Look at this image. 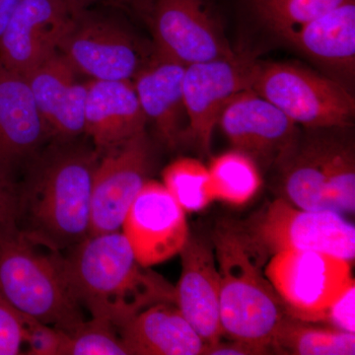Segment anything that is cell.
Listing matches in <instances>:
<instances>
[{
	"label": "cell",
	"instance_id": "10",
	"mask_svg": "<svg viewBox=\"0 0 355 355\" xmlns=\"http://www.w3.org/2000/svg\"><path fill=\"white\" fill-rule=\"evenodd\" d=\"M101 154L93 178L89 236L120 230L151 167L146 132Z\"/></svg>",
	"mask_w": 355,
	"mask_h": 355
},
{
	"label": "cell",
	"instance_id": "14",
	"mask_svg": "<svg viewBox=\"0 0 355 355\" xmlns=\"http://www.w3.org/2000/svg\"><path fill=\"white\" fill-rule=\"evenodd\" d=\"M218 123L235 150L257 165L279 166L297 141V125L252 89L225 105Z\"/></svg>",
	"mask_w": 355,
	"mask_h": 355
},
{
	"label": "cell",
	"instance_id": "35",
	"mask_svg": "<svg viewBox=\"0 0 355 355\" xmlns=\"http://www.w3.org/2000/svg\"><path fill=\"white\" fill-rule=\"evenodd\" d=\"M67 6H69L72 14H76L87 9L89 7L94 6L98 2L102 0H64Z\"/></svg>",
	"mask_w": 355,
	"mask_h": 355
},
{
	"label": "cell",
	"instance_id": "32",
	"mask_svg": "<svg viewBox=\"0 0 355 355\" xmlns=\"http://www.w3.org/2000/svg\"><path fill=\"white\" fill-rule=\"evenodd\" d=\"M17 196L0 184V228L16 225Z\"/></svg>",
	"mask_w": 355,
	"mask_h": 355
},
{
	"label": "cell",
	"instance_id": "4",
	"mask_svg": "<svg viewBox=\"0 0 355 355\" xmlns=\"http://www.w3.org/2000/svg\"><path fill=\"white\" fill-rule=\"evenodd\" d=\"M0 298L20 314L65 333L84 321L64 257L30 239L17 225L0 228Z\"/></svg>",
	"mask_w": 355,
	"mask_h": 355
},
{
	"label": "cell",
	"instance_id": "2",
	"mask_svg": "<svg viewBox=\"0 0 355 355\" xmlns=\"http://www.w3.org/2000/svg\"><path fill=\"white\" fill-rule=\"evenodd\" d=\"M64 261L81 307L116 329L150 306L176 301L175 287L140 265L120 230L88 236L69 248Z\"/></svg>",
	"mask_w": 355,
	"mask_h": 355
},
{
	"label": "cell",
	"instance_id": "18",
	"mask_svg": "<svg viewBox=\"0 0 355 355\" xmlns=\"http://www.w3.org/2000/svg\"><path fill=\"white\" fill-rule=\"evenodd\" d=\"M78 71L58 51L25 77L42 118L51 135L71 140L84 132L87 83H78Z\"/></svg>",
	"mask_w": 355,
	"mask_h": 355
},
{
	"label": "cell",
	"instance_id": "13",
	"mask_svg": "<svg viewBox=\"0 0 355 355\" xmlns=\"http://www.w3.org/2000/svg\"><path fill=\"white\" fill-rule=\"evenodd\" d=\"M51 135L25 77L0 65V184L16 193L18 178Z\"/></svg>",
	"mask_w": 355,
	"mask_h": 355
},
{
	"label": "cell",
	"instance_id": "26",
	"mask_svg": "<svg viewBox=\"0 0 355 355\" xmlns=\"http://www.w3.org/2000/svg\"><path fill=\"white\" fill-rule=\"evenodd\" d=\"M67 334L64 355H128L118 329L104 320H84Z\"/></svg>",
	"mask_w": 355,
	"mask_h": 355
},
{
	"label": "cell",
	"instance_id": "6",
	"mask_svg": "<svg viewBox=\"0 0 355 355\" xmlns=\"http://www.w3.org/2000/svg\"><path fill=\"white\" fill-rule=\"evenodd\" d=\"M252 90L296 125L310 130L345 128L355 116V100L342 83L304 67L282 62L257 64Z\"/></svg>",
	"mask_w": 355,
	"mask_h": 355
},
{
	"label": "cell",
	"instance_id": "19",
	"mask_svg": "<svg viewBox=\"0 0 355 355\" xmlns=\"http://www.w3.org/2000/svg\"><path fill=\"white\" fill-rule=\"evenodd\" d=\"M87 88L84 132L99 155L146 132L147 119L132 81L93 80Z\"/></svg>",
	"mask_w": 355,
	"mask_h": 355
},
{
	"label": "cell",
	"instance_id": "15",
	"mask_svg": "<svg viewBox=\"0 0 355 355\" xmlns=\"http://www.w3.org/2000/svg\"><path fill=\"white\" fill-rule=\"evenodd\" d=\"M72 17L64 0H21L0 36V65L27 76L58 53Z\"/></svg>",
	"mask_w": 355,
	"mask_h": 355
},
{
	"label": "cell",
	"instance_id": "16",
	"mask_svg": "<svg viewBox=\"0 0 355 355\" xmlns=\"http://www.w3.org/2000/svg\"><path fill=\"white\" fill-rule=\"evenodd\" d=\"M186 214L164 184H144L121 225L140 265L151 268L180 254L190 237Z\"/></svg>",
	"mask_w": 355,
	"mask_h": 355
},
{
	"label": "cell",
	"instance_id": "28",
	"mask_svg": "<svg viewBox=\"0 0 355 355\" xmlns=\"http://www.w3.org/2000/svg\"><path fill=\"white\" fill-rule=\"evenodd\" d=\"M67 342L65 331L26 317L24 343L28 354L64 355Z\"/></svg>",
	"mask_w": 355,
	"mask_h": 355
},
{
	"label": "cell",
	"instance_id": "12",
	"mask_svg": "<svg viewBox=\"0 0 355 355\" xmlns=\"http://www.w3.org/2000/svg\"><path fill=\"white\" fill-rule=\"evenodd\" d=\"M149 18L161 57L188 67L235 55L203 0H153Z\"/></svg>",
	"mask_w": 355,
	"mask_h": 355
},
{
	"label": "cell",
	"instance_id": "11",
	"mask_svg": "<svg viewBox=\"0 0 355 355\" xmlns=\"http://www.w3.org/2000/svg\"><path fill=\"white\" fill-rule=\"evenodd\" d=\"M257 64L250 58H217L188 65L184 76V135L209 153L222 110L235 95L251 89Z\"/></svg>",
	"mask_w": 355,
	"mask_h": 355
},
{
	"label": "cell",
	"instance_id": "22",
	"mask_svg": "<svg viewBox=\"0 0 355 355\" xmlns=\"http://www.w3.org/2000/svg\"><path fill=\"white\" fill-rule=\"evenodd\" d=\"M118 331L128 355H198L205 347L175 303L150 306Z\"/></svg>",
	"mask_w": 355,
	"mask_h": 355
},
{
	"label": "cell",
	"instance_id": "27",
	"mask_svg": "<svg viewBox=\"0 0 355 355\" xmlns=\"http://www.w3.org/2000/svg\"><path fill=\"white\" fill-rule=\"evenodd\" d=\"M252 8L266 25L292 28L323 13L330 3L347 0H249Z\"/></svg>",
	"mask_w": 355,
	"mask_h": 355
},
{
	"label": "cell",
	"instance_id": "8",
	"mask_svg": "<svg viewBox=\"0 0 355 355\" xmlns=\"http://www.w3.org/2000/svg\"><path fill=\"white\" fill-rule=\"evenodd\" d=\"M265 272L287 315L307 323L324 321L331 303L354 280L352 261L315 251L273 254Z\"/></svg>",
	"mask_w": 355,
	"mask_h": 355
},
{
	"label": "cell",
	"instance_id": "20",
	"mask_svg": "<svg viewBox=\"0 0 355 355\" xmlns=\"http://www.w3.org/2000/svg\"><path fill=\"white\" fill-rule=\"evenodd\" d=\"M186 67L154 51L132 81L147 121H153L161 139L170 147L176 146L184 137Z\"/></svg>",
	"mask_w": 355,
	"mask_h": 355
},
{
	"label": "cell",
	"instance_id": "30",
	"mask_svg": "<svg viewBox=\"0 0 355 355\" xmlns=\"http://www.w3.org/2000/svg\"><path fill=\"white\" fill-rule=\"evenodd\" d=\"M355 282H352L327 310L324 321L338 330L355 333Z\"/></svg>",
	"mask_w": 355,
	"mask_h": 355
},
{
	"label": "cell",
	"instance_id": "7",
	"mask_svg": "<svg viewBox=\"0 0 355 355\" xmlns=\"http://www.w3.org/2000/svg\"><path fill=\"white\" fill-rule=\"evenodd\" d=\"M58 51L93 80L132 81L148 62L121 18L93 6L74 14Z\"/></svg>",
	"mask_w": 355,
	"mask_h": 355
},
{
	"label": "cell",
	"instance_id": "29",
	"mask_svg": "<svg viewBox=\"0 0 355 355\" xmlns=\"http://www.w3.org/2000/svg\"><path fill=\"white\" fill-rule=\"evenodd\" d=\"M25 319L0 298V355L21 354L25 345Z\"/></svg>",
	"mask_w": 355,
	"mask_h": 355
},
{
	"label": "cell",
	"instance_id": "31",
	"mask_svg": "<svg viewBox=\"0 0 355 355\" xmlns=\"http://www.w3.org/2000/svg\"><path fill=\"white\" fill-rule=\"evenodd\" d=\"M202 354L209 355H256L265 354L260 349L248 345L239 340H230L228 343H222L221 340L214 345L205 347Z\"/></svg>",
	"mask_w": 355,
	"mask_h": 355
},
{
	"label": "cell",
	"instance_id": "5",
	"mask_svg": "<svg viewBox=\"0 0 355 355\" xmlns=\"http://www.w3.org/2000/svg\"><path fill=\"white\" fill-rule=\"evenodd\" d=\"M338 128H316L277 166L284 198L303 209L333 210L350 214L355 209L354 146Z\"/></svg>",
	"mask_w": 355,
	"mask_h": 355
},
{
	"label": "cell",
	"instance_id": "24",
	"mask_svg": "<svg viewBox=\"0 0 355 355\" xmlns=\"http://www.w3.org/2000/svg\"><path fill=\"white\" fill-rule=\"evenodd\" d=\"M209 171L217 200L233 205L249 202L261 184L260 170L253 159L238 150L217 156Z\"/></svg>",
	"mask_w": 355,
	"mask_h": 355
},
{
	"label": "cell",
	"instance_id": "3",
	"mask_svg": "<svg viewBox=\"0 0 355 355\" xmlns=\"http://www.w3.org/2000/svg\"><path fill=\"white\" fill-rule=\"evenodd\" d=\"M220 277L223 336L272 352V342L287 316L286 307L265 272L268 252L249 229L233 222L212 235Z\"/></svg>",
	"mask_w": 355,
	"mask_h": 355
},
{
	"label": "cell",
	"instance_id": "33",
	"mask_svg": "<svg viewBox=\"0 0 355 355\" xmlns=\"http://www.w3.org/2000/svg\"><path fill=\"white\" fill-rule=\"evenodd\" d=\"M108 2L110 6L118 7V8H127L135 12L144 14L150 16L153 9V0H102Z\"/></svg>",
	"mask_w": 355,
	"mask_h": 355
},
{
	"label": "cell",
	"instance_id": "21",
	"mask_svg": "<svg viewBox=\"0 0 355 355\" xmlns=\"http://www.w3.org/2000/svg\"><path fill=\"white\" fill-rule=\"evenodd\" d=\"M306 57L352 79L355 71V0H347L284 37Z\"/></svg>",
	"mask_w": 355,
	"mask_h": 355
},
{
	"label": "cell",
	"instance_id": "17",
	"mask_svg": "<svg viewBox=\"0 0 355 355\" xmlns=\"http://www.w3.org/2000/svg\"><path fill=\"white\" fill-rule=\"evenodd\" d=\"M179 254L182 272L175 287V303L202 338L205 347H209L223 336L220 277L214 246L190 235Z\"/></svg>",
	"mask_w": 355,
	"mask_h": 355
},
{
	"label": "cell",
	"instance_id": "23",
	"mask_svg": "<svg viewBox=\"0 0 355 355\" xmlns=\"http://www.w3.org/2000/svg\"><path fill=\"white\" fill-rule=\"evenodd\" d=\"M272 352L296 355H354L355 334L314 327L287 315L273 338Z\"/></svg>",
	"mask_w": 355,
	"mask_h": 355
},
{
	"label": "cell",
	"instance_id": "9",
	"mask_svg": "<svg viewBox=\"0 0 355 355\" xmlns=\"http://www.w3.org/2000/svg\"><path fill=\"white\" fill-rule=\"evenodd\" d=\"M268 254L315 251L349 261L355 257V228L333 210L303 209L280 198L251 228Z\"/></svg>",
	"mask_w": 355,
	"mask_h": 355
},
{
	"label": "cell",
	"instance_id": "25",
	"mask_svg": "<svg viewBox=\"0 0 355 355\" xmlns=\"http://www.w3.org/2000/svg\"><path fill=\"white\" fill-rule=\"evenodd\" d=\"M163 184L186 212L202 211L216 200L209 168L198 159L179 158L162 173Z\"/></svg>",
	"mask_w": 355,
	"mask_h": 355
},
{
	"label": "cell",
	"instance_id": "34",
	"mask_svg": "<svg viewBox=\"0 0 355 355\" xmlns=\"http://www.w3.org/2000/svg\"><path fill=\"white\" fill-rule=\"evenodd\" d=\"M21 0H0V36Z\"/></svg>",
	"mask_w": 355,
	"mask_h": 355
},
{
	"label": "cell",
	"instance_id": "1",
	"mask_svg": "<svg viewBox=\"0 0 355 355\" xmlns=\"http://www.w3.org/2000/svg\"><path fill=\"white\" fill-rule=\"evenodd\" d=\"M99 157L96 150L72 146L39 155L16 191V225L21 232L60 252L86 239Z\"/></svg>",
	"mask_w": 355,
	"mask_h": 355
}]
</instances>
